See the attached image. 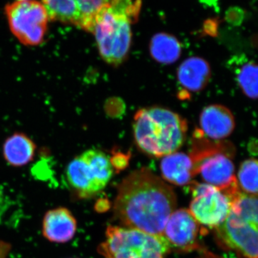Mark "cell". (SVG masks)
I'll use <instances>...</instances> for the list:
<instances>
[{
	"mask_svg": "<svg viewBox=\"0 0 258 258\" xmlns=\"http://www.w3.org/2000/svg\"><path fill=\"white\" fill-rule=\"evenodd\" d=\"M176 75L178 83L185 92H201L211 79V67L203 57H191L181 62Z\"/></svg>",
	"mask_w": 258,
	"mask_h": 258,
	"instance_id": "5bb4252c",
	"label": "cell"
},
{
	"mask_svg": "<svg viewBox=\"0 0 258 258\" xmlns=\"http://www.w3.org/2000/svg\"><path fill=\"white\" fill-rule=\"evenodd\" d=\"M134 141L139 150L162 158L177 152L186 139L187 121L175 112L161 106L137 111L134 117Z\"/></svg>",
	"mask_w": 258,
	"mask_h": 258,
	"instance_id": "3957f363",
	"label": "cell"
},
{
	"mask_svg": "<svg viewBox=\"0 0 258 258\" xmlns=\"http://www.w3.org/2000/svg\"><path fill=\"white\" fill-rule=\"evenodd\" d=\"M237 181L242 192L258 196V159H246L237 171Z\"/></svg>",
	"mask_w": 258,
	"mask_h": 258,
	"instance_id": "d6986e66",
	"label": "cell"
},
{
	"mask_svg": "<svg viewBox=\"0 0 258 258\" xmlns=\"http://www.w3.org/2000/svg\"><path fill=\"white\" fill-rule=\"evenodd\" d=\"M149 51L152 58L160 64L174 63L181 54V45L179 40L169 34H156L149 44Z\"/></svg>",
	"mask_w": 258,
	"mask_h": 258,
	"instance_id": "e0dca14e",
	"label": "cell"
},
{
	"mask_svg": "<svg viewBox=\"0 0 258 258\" xmlns=\"http://www.w3.org/2000/svg\"><path fill=\"white\" fill-rule=\"evenodd\" d=\"M189 189L192 195L189 212L200 225L212 230L225 222L238 195L231 196L216 186L196 181L190 184Z\"/></svg>",
	"mask_w": 258,
	"mask_h": 258,
	"instance_id": "9c48e42d",
	"label": "cell"
},
{
	"mask_svg": "<svg viewBox=\"0 0 258 258\" xmlns=\"http://www.w3.org/2000/svg\"><path fill=\"white\" fill-rule=\"evenodd\" d=\"M37 146L28 136L23 133L13 134L5 140L3 153L10 165L21 167L31 162L35 158Z\"/></svg>",
	"mask_w": 258,
	"mask_h": 258,
	"instance_id": "2e32d148",
	"label": "cell"
},
{
	"mask_svg": "<svg viewBox=\"0 0 258 258\" xmlns=\"http://www.w3.org/2000/svg\"><path fill=\"white\" fill-rule=\"evenodd\" d=\"M208 229L200 225L189 210L179 209L171 214L164 231V237L170 249L189 252L201 248V236Z\"/></svg>",
	"mask_w": 258,
	"mask_h": 258,
	"instance_id": "8fae6325",
	"label": "cell"
},
{
	"mask_svg": "<svg viewBox=\"0 0 258 258\" xmlns=\"http://www.w3.org/2000/svg\"><path fill=\"white\" fill-rule=\"evenodd\" d=\"M142 0H112L97 14L90 33L96 37L100 55L107 63L118 66L128 57L132 24L138 18Z\"/></svg>",
	"mask_w": 258,
	"mask_h": 258,
	"instance_id": "7a4b0ae2",
	"label": "cell"
},
{
	"mask_svg": "<svg viewBox=\"0 0 258 258\" xmlns=\"http://www.w3.org/2000/svg\"><path fill=\"white\" fill-rule=\"evenodd\" d=\"M113 167L111 158L98 149H88L75 157L66 169L71 189L81 199L93 198L111 181Z\"/></svg>",
	"mask_w": 258,
	"mask_h": 258,
	"instance_id": "52a82bcc",
	"label": "cell"
},
{
	"mask_svg": "<svg viewBox=\"0 0 258 258\" xmlns=\"http://www.w3.org/2000/svg\"><path fill=\"white\" fill-rule=\"evenodd\" d=\"M176 208L173 188L144 167L129 174L118 185L113 212L122 227L164 237L166 223Z\"/></svg>",
	"mask_w": 258,
	"mask_h": 258,
	"instance_id": "6da1fadb",
	"label": "cell"
},
{
	"mask_svg": "<svg viewBox=\"0 0 258 258\" xmlns=\"http://www.w3.org/2000/svg\"><path fill=\"white\" fill-rule=\"evenodd\" d=\"M170 251L164 237L115 225L108 226L106 240L98 247L104 258H164Z\"/></svg>",
	"mask_w": 258,
	"mask_h": 258,
	"instance_id": "8992f818",
	"label": "cell"
},
{
	"mask_svg": "<svg viewBox=\"0 0 258 258\" xmlns=\"http://www.w3.org/2000/svg\"><path fill=\"white\" fill-rule=\"evenodd\" d=\"M5 13L14 36L26 46H37L45 40L48 14L41 2L19 0L6 5Z\"/></svg>",
	"mask_w": 258,
	"mask_h": 258,
	"instance_id": "ba28073f",
	"label": "cell"
},
{
	"mask_svg": "<svg viewBox=\"0 0 258 258\" xmlns=\"http://www.w3.org/2000/svg\"><path fill=\"white\" fill-rule=\"evenodd\" d=\"M11 249V244L0 240V258H8Z\"/></svg>",
	"mask_w": 258,
	"mask_h": 258,
	"instance_id": "ffe728a7",
	"label": "cell"
},
{
	"mask_svg": "<svg viewBox=\"0 0 258 258\" xmlns=\"http://www.w3.org/2000/svg\"><path fill=\"white\" fill-rule=\"evenodd\" d=\"M112 0H42L50 21L69 24L89 32L97 14Z\"/></svg>",
	"mask_w": 258,
	"mask_h": 258,
	"instance_id": "30bf717a",
	"label": "cell"
},
{
	"mask_svg": "<svg viewBox=\"0 0 258 258\" xmlns=\"http://www.w3.org/2000/svg\"><path fill=\"white\" fill-rule=\"evenodd\" d=\"M192 159L195 175L200 174L206 184L216 186L231 196L241 190L237 184L235 165L230 155L212 144L200 130L194 134Z\"/></svg>",
	"mask_w": 258,
	"mask_h": 258,
	"instance_id": "5b68a950",
	"label": "cell"
},
{
	"mask_svg": "<svg viewBox=\"0 0 258 258\" xmlns=\"http://www.w3.org/2000/svg\"><path fill=\"white\" fill-rule=\"evenodd\" d=\"M15 1H19V0H15Z\"/></svg>",
	"mask_w": 258,
	"mask_h": 258,
	"instance_id": "44dd1931",
	"label": "cell"
},
{
	"mask_svg": "<svg viewBox=\"0 0 258 258\" xmlns=\"http://www.w3.org/2000/svg\"><path fill=\"white\" fill-rule=\"evenodd\" d=\"M214 230L222 249L237 258H258V196L240 191L225 222Z\"/></svg>",
	"mask_w": 258,
	"mask_h": 258,
	"instance_id": "277c9868",
	"label": "cell"
},
{
	"mask_svg": "<svg viewBox=\"0 0 258 258\" xmlns=\"http://www.w3.org/2000/svg\"><path fill=\"white\" fill-rule=\"evenodd\" d=\"M235 125L233 113L223 105H209L200 113L199 130L212 140L220 141L230 137Z\"/></svg>",
	"mask_w": 258,
	"mask_h": 258,
	"instance_id": "7c38bea8",
	"label": "cell"
},
{
	"mask_svg": "<svg viewBox=\"0 0 258 258\" xmlns=\"http://www.w3.org/2000/svg\"><path fill=\"white\" fill-rule=\"evenodd\" d=\"M77 221L69 209L58 208L49 210L42 221V234L47 240L64 243L74 238Z\"/></svg>",
	"mask_w": 258,
	"mask_h": 258,
	"instance_id": "4fadbf2b",
	"label": "cell"
},
{
	"mask_svg": "<svg viewBox=\"0 0 258 258\" xmlns=\"http://www.w3.org/2000/svg\"><path fill=\"white\" fill-rule=\"evenodd\" d=\"M160 170L164 180L177 186L191 184L195 176L192 159L189 154L183 152H176L162 157Z\"/></svg>",
	"mask_w": 258,
	"mask_h": 258,
	"instance_id": "9a60e30c",
	"label": "cell"
},
{
	"mask_svg": "<svg viewBox=\"0 0 258 258\" xmlns=\"http://www.w3.org/2000/svg\"><path fill=\"white\" fill-rule=\"evenodd\" d=\"M236 81L243 94L250 99H258V63L247 61L235 71Z\"/></svg>",
	"mask_w": 258,
	"mask_h": 258,
	"instance_id": "ac0fdd59",
	"label": "cell"
}]
</instances>
